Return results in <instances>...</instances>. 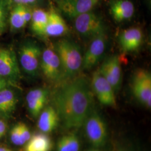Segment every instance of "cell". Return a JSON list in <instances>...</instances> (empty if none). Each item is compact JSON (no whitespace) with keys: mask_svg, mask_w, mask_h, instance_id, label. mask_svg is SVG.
<instances>
[{"mask_svg":"<svg viewBox=\"0 0 151 151\" xmlns=\"http://www.w3.org/2000/svg\"><path fill=\"white\" fill-rule=\"evenodd\" d=\"M53 101L65 128H79L94 108L91 83L83 76L65 80L54 92Z\"/></svg>","mask_w":151,"mask_h":151,"instance_id":"1","label":"cell"},{"mask_svg":"<svg viewBox=\"0 0 151 151\" xmlns=\"http://www.w3.org/2000/svg\"><path fill=\"white\" fill-rule=\"evenodd\" d=\"M54 49L60 58L64 80L77 76L82 68L83 63L80 47L72 41L61 39L55 43Z\"/></svg>","mask_w":151,"mask_h":151,"instance_id":"2","label":"cell"},{"mask_svg":"<svg viewBox=\"0 0 151 151\" xmlns=\"http://www.w3.org/2000/svg\"><path fill=\"white\" fill-rule=\"evenodd\" d=\"M83 125L87 138L92 146L100 148L105 145L108 137L107 127L103 116L94 108Z\"/></svg>","mask_w":151,"mask_h":151,"instance_id":"3","label":"cell"},{"mask_svg":"<svg viewBox=\"0 0 151 151\" xmlns=\"http://www.w3.org/2000/svg\"><path fill=\"white\" fill-rule=\"evenodd\" d=\"M42 50L38 44L32 41L22 44L19 50V64L28 75H37L40 67Z\"/></svg>","mask_w":151,"mask_h":151,"instance_id":"4","label":"cell"},{"mask_svg":"<svg viewBox=\"0 0 151 151\" xmlns=\"http://www.w3.org/2000/svg\"><path fill=\"white\" fill-rule=\"evenodd\" d=\"M132 93L137 100L145 106H151V75L148 70L139 68L135 70L131 82Z\"/></svg>","mask_w":151,"mask_h":151,"instance_id":"5","label":"cell"},{"mask_svg":"<svg viewBox=\"0 0 151 151\" xmlns=\"http://www.w3.org/2000/svg\"><path fill=\"white\" fill-rule=\"evenodd\" d=\"M76 30L82 37L93 38L105 32L102 19L93 11H90L75 19Z\"/></svg>","mask_w":151,"mask_h":151,"instance_id":"6","label":"cell"},{"mask_svg":"<svg viewBox=\"0 0 151 151\" xmlns=\"http://www.w3.org/2000/svg\"><path fill=\"white\" fill-rule=\"evenodd\" d=\"M40 67L44 75L53 82L64 81V77L60 58L54 49L43 50L40 60Z\"/></svg>","mask_w":151,"mask_h":151,"instance_id":"7","label":"cell"},{"mask_svg":"<svg viewBox=\"0 0 151 151\" xmlns=\"http://www.w3.org/2000/svg\"><path fill=\"white\" fill-rule=\"evenodd\" d=\"M90 83L92 92L100 103L106 106L113 108L117 107L113 87L98 70L93 72Z\"/></svg>","mask_w":151,"mask_h":151,"instance_id":"8","label":"cell"},{"mask_svg":"<svg viewBox=\"0 0 151 151\" xmlns=\"http://www.w3.org/2000/svg\"><path fill=\"white\" fill-rule=\"evenodd\" d=\"M91 39V42L83 56L82 68L85 70L93 68L99 63L102 59L107 47L108 37L105 32Z\"/></svg>","mask_w":151,"mask_h":151,"instance_id":"9","label":"cell"},{"mask_svg":"<svg viewBox=\"0 0 151 151\" xmlns=\"http://www.w3.org/2000/svg\"><path fill=\"white\" fill-rule=\"evenodd\" d=\"M20 70L18 58L11 49H0V77L9 83L19 78Z\"/></svg>","mask_w":151,"mask_h":151,"instance_id":"10","label":"cell"},{"mask_svg":"<svg viewBox=\"0 0 151 151\" xmlns=\"http://www.w3.org/2000/svg\"><path fill=\"white\" fill-rule=\"evenodd\" d=\"M98 71L113 87L115 92L119 91L122 83V69L118 55L107 58Z\"/></svg>","mask_w":151,"mask_h":151,"instance_id":"11","label":"cell"},{"mask_svg":"<svg viewBox=\"0 0 151 151\" xmlns=\"http://www.w3.org/2000/svg\"><path fill=\"white\" fill-rule=\"evenodd\" d=\"M100 0H62L59 7L63 13L71 19L91 11Z\"/></svg>","mask_w":151,"mask_h":151,"instance_id":"12","label":"cell"},{"mask_svg":"<svg viewBox=\"0 0 151 151\" xmlns=\"http://www.w3.org/2000/svg\"><path fill=\"white\" fill-rule=\"evenodd\" d=\"M143 40V33L140 27H130L120 34L119 43L124 52H132L140 47Z\"/></svg>","mask_w":151,"mask_h":151,"instance_id":"13","label":"cell"},{"mask_svg":"<svg viewBox=\"0 0 151 151\" xmlns=\"http://www.w3.org/2000/svg\"><path fill=\"white\" fill-rule=\"evenodd\" d=\"M48 91L44 88L32 89L27 93L26 96L27 108L31 115L37 118L43 110L47 101Z\"/></svg>","mask_w":151,"mask_h":151,"instance_id":"14","label":"cell"},{"mask_svg":"<svg viewBox=\"0 0 151 151\" xmlns=\"http://www.w3.org/2000/svg\"><path fill=\"white\" fill-rule=\"evenodd\" d=\"M110 11L115 21L118 22L131 19L134 13V6L129 0H111Z\"/></svg>","mask_w":151,"mask_h":151,"instance_id":"15","label":"cell"},{"mask_svg":"<svg viewBox=\"0 0 151 151\" xmlns=\"http://www.w3.org/2000/svg\"><path fill=\"white\" fill-rule=\"evenodd\" d=\"M68 31V27L64 19L55 11L49 12L48 20L44 35L47 37H60Z\"/></svg>","mask_w":151,"mask_h":151,"instance_id":"16","label":"cell"},{"mask_svg":"<svg viewBox=\"0 0 151 151\" xmlns=\"http://www.w3.org/2000/svg\"><path fill=\"white\" fill-rule=\"evenodd\" d=\"M38 116V128L45 134L53 132L57 128L60 120L56 110L52 106L43 109Z\"/></svg>","mask_w":151,"mask_h":151,"instance_id":"17","label":"cell"},{"mask_svg":"<svg viewBox=\"0 0 151 151\" xmlns=\"http://www.w3.org/2000/svg\"><path fill=\"white\" fill-rule=\"evenodd\" d=\"M32 12L27 6L16 5L10 14V23L12 29L19 30L24 27L30 22Z\"/></svg>","mask_w":151,"mask_h":151,"instance_id":"18","label":"cell"},{"mask_svg":"<svg viewBox=\"0 0 151 151\" xmlns=\"http://www.w3.org/2000/svg\"><path fill=\"white\" fill-rule=\"evenodd\" d=\"M52 147L50 138L41 132L32 135L20 151H50Z\"/></svg>","mask_w":151,"mask_h":151,"instance_id":"19","label":"cell"},{"mask_svg":"<svg viewBox=\"0 0 151 151\" xmlns=\"http://www.w3.org/2000/svg\"><path fill=\"white\" fill-rule=\"evenodd\" d=\"M17 99L15 93L6 87L0 91V115L9 116L15 110Z\"/></svg>","mask_w":151,"mask_h":151,"instance_id":"20","label":"cell"},{"mask_svg":"<svg viewBox=\"0 0 151 151\" xmlns=\"http://www.w3.org/2000/svg\"><path fill=\"white\" fill-rule=\"evenodd\" d=\"M49 12L42 9H35L32 12L31 27L32 32L39 35H44L48 20Z\"/></svg>","mask_w":151,"mask_h":151,"instance_id":"21","label":"cell"},{"mask_svg":"<svg viewBox=\"0 0 151 151\" xmlns=\"http://www.w3.org/2000/svg\"><path fill=\"white\" fill-rule=\"evenodd\" d=\"M80 142L73 133L63 135L57 142V151H79Z\"/></svg>","mask_w":151,"mask_h":151,"instance_id":"22","label":"cell"},{"mask_svg":"<svg viewBox=\"0 0 151 151\" xmlns=\"http://www.w3.org/2000/svg\"><path fill=\"white\" fill-rule=\"evenodd\" d=\"M10 139L11 142L16 146L24 145L18 124H16L11 129L10 132Z\"/></svg>","mask_w":151,"mask_h":151,"instance_id":"23","label":"cell"},{"mask_svg":"<svg viewBox=\"0 0 151 151\" xmlns=\"http://www.w3.org/2000/svg\"><path fill=\"white\" fill-rule=\"evenodd\" d=\"M17 124L19 125L20 132L21 134L22 141L23 145H24L31 138V137H32L31 133H30V131L28 127L25 123H19Z\"/></svg>","mask_w":151,"mask_h":151,"instance_id":"24","label":"cell"},{"mask_svg":"<svg viewBox=\"0 0 151 151\" xmlns=\"http://www.w3.org/2000/svg\"><path fill=\"white\" fill-rule=\"evenodd\" d=\"M6 12L5 7L3 3L0 1V25L2 27H5Z\"/></svg>","mask_w":151,"mask_h":151,"instance_id":"25","label":"cell"},{"mask_svg":"<svg viewBox=\"0 0 151 151\" xmlns=\"http://www.w3.org/2000/svg\"><path fill=\"white\" fill-rule=\"evenodd\" d=\"M7 130V124L5 122L0 119V139L5 134Z\"/></svg>","mask_w":151,"mask_h":151,"instance_id":"26","label":"cell"},{"mask_svg":"<svg viewBox=\"0 0 151 151\" xmlns=\"http://www.w3.org/2000/svg\"><path fill=\"white\" fill-rule=\"evenodd\" d=\"M9 82L4 78L0 77V91L5 88L9 87Z\"/></svg>","mask_w":151,"mask_h":151,"instance_id":"27","label":"cell"},{"mask_svg":"<svg viewBox=\"0 0 151 151\" xmlns=\"http://www.w3.org/2000/svg\"><path fill=\"white\" fill-rule=\"evenodd\" d=\"M39 0H22V5L25 6L32 5L36 4Z\"/></svg>","mask_w":151,"mask_h":151,"instance_id":"28","label":"cell"},{"mask_svg":"<svg viewBox=\"0 0 151 151\" xmlns=\"http://www.w3.org/2000/svg\"><path fill=\"white\" fill-rule=\"evenodd\" d=\"M0 151H13L10 148L6 147H0Z\"/></svg>","mask_w":151,"mask_h":151,"instance_id":"29","label":"cell"},{"mask_svg":"<svg viewBox=\"0 0 151 151\" xmlns=\"http://www.w3.org/2000/svg\"><path fill=\"white\" fill-rule=\"evenodd\" d=\"M13 2H14L16 5H19V4H22V0H12Z\"/></svg>","mask_w":151,"mask_h":151,"instance_id":"30","label":"cell"},{"mask_svg":"<svg viewBox=\"0 0 151 151\" xmlns=\"http://www.w3.org/2000/svg\"><path fill=\"white\" fill-rule=\"evenodd\" d=\"M4 29H5V27H2V25H0V35L3 32V31H4Z\"/></svg>","mask_w":151,"mask_h":151,"instance_id":"31","label":"cell"},{"mask_svg":"<svg viewBox=\"0 0 151 151\" xmlns=\"http://www.w3.org/2000/svg\"><path fill=\"white\" fill-rule=\"evenodd\" d=\"M54 1H55L58 5H60V1H62V0H53Z\"/></svg>","mask_w":151,"mask_h":151,"instance_id":"32","label":"cell"},{"mask_svg":"<svg viewBox=\"0 0 151 151\" xmlns=\"http://www.w3.org/2000/svg\"></svg>","mask_w":151,"mask_h":151,"instance_id":"33","label":"cell"}]
</instances>
